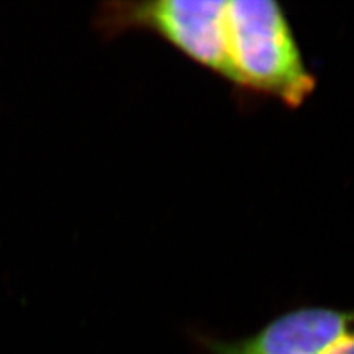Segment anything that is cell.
<instances>
[{
  "label": "cell",
  "mask_w": 354,
  "mask_h": 354,
  "mask_svg": "<svg viewBox=\"0 0 354 354\" xmlns=\"http://www.w3.org/2000/svg\"><path fill=\"white\" fill-rule=\"evenodd\" d=\"M354 334V310L301 307L238 341L198 335L207 354H328Z\"/></svg>",
  "instance_id": "3"
},
{
  "label": "cell",
  "mask_w": 354,
  "mask_h": 354,
  "mask_svg": "<svg viewBox=\"0 0 354 354\" xmlns=\"http://www.w3.org/2000/svg\"><path fill=\"white\" fill-rule=\"evenodd\" d=\"M328 354H354V334L339 342V344L332 348Z\"/></svg>",
  "instance_id": "4"
},
{
  "label": "cell",
  "mask_w": 354,
  "mask_h": 354,
  "mask_svg": "<svg viewBox=\"0 0 354 354\" xmlns=\"http://www.w3.org/2000/svg\"><path fill=\"white\" fill-rule=\"evenodd\" d=\"M227 0L114 2L97 10L96 27L105 37L149 30L187 58L232 80L226 49Z\"/></svg>",
  "instance_id": "2"
},
{
  "label": "cell",
  "mask_w": 354,
  "mask_h": 354,
  "mask_svg": "<svg viewBox=\"0 0 354 354\" xmlns=\"http://www.w3.org/2000/svg\"><path fill=\"white\" fill-rule=\"evenodd\" d=\"M226 49L232 80L252 91L301 105L316 80L281 6L273 0H227Z\"/></svg>",
  "instance_id": "1"
}]
</instances>
